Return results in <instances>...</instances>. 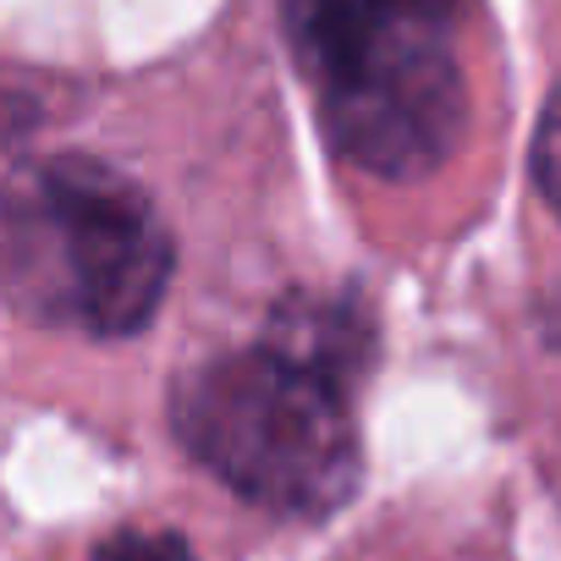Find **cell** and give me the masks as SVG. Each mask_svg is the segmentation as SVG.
<instances>
[{"mask_svg": "<svg viewBox=\"0 0 561 561\" xmlns=\"http://www.w3.org/2000/svg\"><path fill=\"white\" fill-rule=\"evenodd\" d=\"M94 561H193V550L187 539L160 534V528H122L94 550Z\"/></svg>", "mask_w": 561, "mask_h": 561, "instance_id": "obj_4", "label": "cell"}, {"mask_svg": "<svg viewBox=\"0 0 561 561\" xmlns=\"http://www.w3.org/2000/svg\"><path fill=\"white\" fill-rule=\"evenodd\" d=\"M171 287V231L105 160L45 154L0 182V298L89 336L149 325Z\"/></svg>", "mask_w": 561, "mask_h": 561, "instance_id": "obj_1", "label": "cell"}, {"mask_svg": "<svg viewBox=\"0 0 561 561\" xmlns=\"http://www.w3.org/2000/svg\"><path fill=\"white\" fill-rule=\"evenodd\" d=\"M534 182H539L545 204L561 215V89L550 94V105L539 116V133H534Z\"/></svg>", "mask_w": 561, "mask_h": 561, "instance_id": "obj_5", "label": "cell"}, {"mask_svg": "<svg viewBox=\"0 0 561 561\" xmlns=\"http://www.w3.org/2000/svg\"><path fill=\"white\" fill-rule=\"evenodd\" d=\"M468 0H287L298 67L347 160L375 176H430L468 127L457 28Z\"/></svg>", "mask_w": 561, "mask_h": 561, "instance_id": "obj_2", "label": "cell"}, {"mask_svg": "<svg viewBox=\"0 0 561 561\" xmlns=\"http://www.w3.org/2000/svg\"><path fill=\"white\" fill-rule=\"evenodd\" d=\"M347 386L353 380L259 342L187 369L171 391V430L242 501L325 517L358 484Z\"/></svg>", "mask_w": 561, "mask_h": 561, "instance_id": "obj_3", "label": "cell"}]
</instances>
